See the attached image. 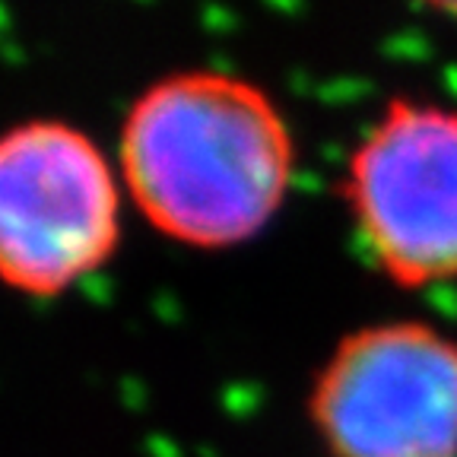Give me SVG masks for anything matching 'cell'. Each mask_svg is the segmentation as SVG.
I'll return each instance as SVG.
<instances>
[{
	"label": "cell",
	"instance_id": "cell-1",
	"mask_svg": "<svg viewBox=\"0 0 457 457\" xmlns=\"http://www.w3.org/2000/svg\"><path fill=\"white\" fill-rule=\"evenodd\" d=\"M118 159L153 228L191 248H228L257 236L283 207L295 143L257 83L185 71L137 96Z\"/></svg>",
	"mask_w": 457,
	"mask_h": 457
},
{
	"label": "cell",
	"instance_id": "cell-2",
	"mask_svg": "<svg viewBox=\"0 0 457 457\" xmlns=\"http://www.w3.org/2000/svg\"><path fill=\"white\" fill-rule=\"evenodd\" d=\"M112 165L79 128L32 118L0 143V273L26 295L64 293L118 248Z\"/></svg>",
	"mask_w": 457,
	"mask_h": 457
},
{
	"label": "cell",
	"instance_id": "cell-3",
	"mask_svg": "<svg viewBox=\"0 0 457 457\" xmlns=\"http://www.w3.org/2000/svg\"><path fill=\"white\" fill-rule=\"evenodd\" d=\"M308 416L334 457H457V343L422 321L353 330Z\"/></svg>",
	"mask_w": 457,
	"mask_h": 457
},
{
	"label": "cell",
	"instance_id": "cell-4",
	"mask_svg": "<svg viewBox=\"0 0 457 457\" xmlns=\"http://www.w3.org/2000/svg\"><path fill=\"white\" fill-rule=\"evenodd\" d=\"M340 194L403 289L457 277V108L397 96L346 159Z\"/></svg>",
	"mask_w": 457,
	"mask_h": 457
},
{
	"label": "cell",
	"instance_id": "cell-5",
	"mask_svg": "<svg viewBox=\"0 0 457 457\" xmlns=\"http://www.w3.org/2000/svg\"><path fill=\"white\" fill-rule=\"evenodd\" d=\"M426 7H432V10H438V13H445V16H454L457 20V0H422Z\"/></svg>",
	"mask_w": 457,
	"mask_h": 457
}]
</instances>
